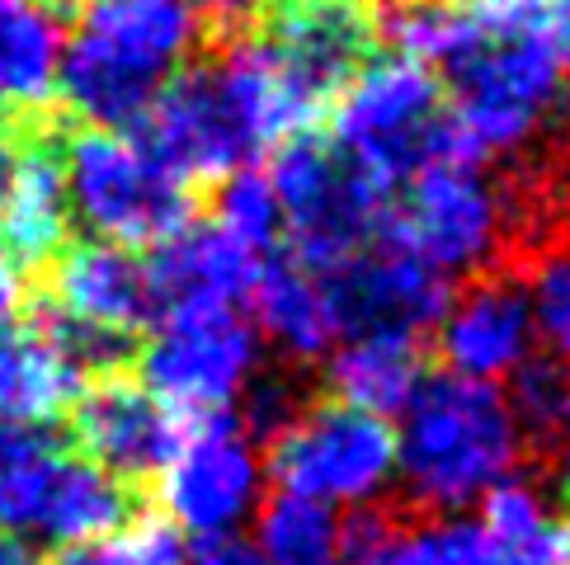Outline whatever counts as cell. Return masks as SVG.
Instances as JSON below:
<instances>
[{
    "label": "cell",
    "mask_w": 570,
    "mask_h": 565,
    "mask_svg": "<svg viewBox=\"0 0 570 565\" xmlns=\"http://www.w3.org/2000/svg\"><path fill=\"white\" fill-rule=\"evenodd\" d=\"M462 43L443 62L448 128L462 156H533L570 123V24L557 0H458Z\"/></svg>",
    "instance_id": "cell-1"
},
{
    "label": "cell",
    "mask_w": 570,
    "mask_h": 565,
    "mask_svg": "<svg viewBox=\"0 0 570 565\" xmlns=\"http://www.w3.org/2000/svg\"><path fill=\"white\" fill-rule=\"evenodd\" d=\"M203 43L198 0H80L62 33L57 95L86 128L128 132Z\"/></svg>",
    "instance_id": "cell-2"
},
{
    "label": "cell",
    "mask_w": 570,
    "mask_h": 565,
    "mask_svg": "<svg viewBox=\"0 0 570 565\" xmlns=\"http://www.w3.org/2000/svg\"><path fill=\"white\" fill-rule=\"evenodd\" d=\"M396 429V486L424 514H462L495 486L514 480L523 434L491 381L453 373L424 377L405 400Z\"/></svg>",
    "instance_id": "cell-3"
},
{
    "label": "cell",
    "mask_w": 570,
    "mask_h": 565,
    "mask_svg": "<svg viewBox=\"0 0 570 565\" xmlns=\"http://www.w3.org/2000/svg\"><path fill=\"white\" fill-rule=\"evenodd\" d=\"M514 236H523L514 185H500L491 166L462 151L439 156L386 198L382 240L443 278L481 274Z\"/></svg>",
    "instance_id": "cell-4"
},
{
    "label": "cell",
    "mask_w": 570,
    "mask_h": 565,
    "mask_svg": "<svg viewBox=\"0 0 570 565\" xmlns=\"http://www.w3.org/2000/svg\"><path fill=\"white\" fill-rule=\"evenodd\" d=\"M67 212L90 240L124 250H156L194 221V189L141 137L80 128L57 147Z\"/></svg>",
    "instance_id": "cell-5"
},
{
    "label": "cell",
    "mask_w": 570,
    "mask_h": 565,
    "mask_svg": "<svg viewBox=\"0 0 570 565\" xmlns=\"http://www.w3.org/2000/svg\"><path fill=\"white\" fill-rule=\"evenodd\" d=\"M335 151L392 198L411 175L458 151L443 80L396 52L382 62H363L335 95Z\"/></svg>",
    "instance_id": "cell-6"
},
{
    "label": "cell",
    "mask_w": 570,
    "mask_h": 565,
    "mask_svg": "<svg viewBox=\"0 0 570 565\" xmlns=\"http://www.w3.org/2000/svg\"><path fill=\"white\" fill-rule=\"evenodd\" d=\"M132 518L124 480L99 472L48 429H0V533L71 547Z\"/></svg>",
    "instance_id": "cell-7"
},
{
    "label": "cell",
    "mask_w": 570,
    "mask_h": 565,
    "mask_svg": "<svg viewBox=\"0 0 570 565\" xmlns=\"http://www.w3.org/2000/svg\"><path fill=\"white\" fill-rule=\"evenodd\" d=\"M264 462L283 495L316 499L335 514H368L396 486V429L392 419L325 396L283 419Z\"/></svg>",
    "instance_id": "cell-8"
},
{
    "label": "cell",
    "mask_w": 570,
    "mask_h": 565,
    "mask_svg": "<svg viewBox=\"0 0 570 565\" xmlns=\"http://www.w3.org/2000/svg\"><path fill=\"white\" fill-rule=\"evenodd\" d=\"M141 387L179 419H222L264 377V339L240 307L160 311L137 354Z\"/></svg>",
    "instance_id": "cell-9"
},
{
    "label": "cell",
    "mask_w": 570,
    "mask_h": 565,
    "mask_svg": "<svg viewBox=\"0 0 570 565\" xmlns=\"http://www.w3.org/2000/svg\"><path fill=\"white\" fill-rule=\"evenodd\" d=\"M278 204V227L288 259L312 274H331L344 259L382 240L386 194L373 189L335 147L316 137H293L274 151L264 170Z\"/></svg>",
    "instance_id": "cell-10"
},
{
    "label": "cell",
    "mask_w": 570,
    "mask_h": 565,
    "mask_svg": "<svg viewBox=\"0 0 570 565\" xmlns=\"http://www.w3.org/2000/svg\"><path fill=\"white\" fill-rule=\"evenodd\" d=\"M160 514L179 537L232 542L255 523L269 499V462L264 443L236 415L194 419L179 434L170 462L156 476Z\"/></svg>",
    "instance_id": "cell-11"
},
{
    "label": "cell",
    "mask_w": 570,
    "mask_h": 565,
    "mask_svg": "<svg viewBox=\"0 0 570 565\" xmlns=\"http://www.w3.org/2000/svg\"><path fill=\"white\" fill-rule=\"evenodd\" d=\"M141 141L185 179V185H222L227 175L246 170L259 156V141L236 109L227 80L217 67H185L166 95L141 118Z\"/></svg>",
    "instance_id": "cell-12"
},
{
    "label": "cell",
    "mask_w": 570,
    "mask_h": 565,
    "mask_svg": "<svg viewBox=\"0 0 570 565\" xmlns=\"http://www.w3.org/2000/svg\"><path fill=\"white\" fill-rule=\"evenodd\" d=\"M331 293L340 339H405L420 345V335L439 326L448 307V278L420 265L392 240H373L368 250L344 259L340 269L321 274Z\"/></svg>",
    "instance_id": "cell-13"
},
{
    "label": "cell",
    "mask_w": 570,
    "mask_h": 565,
    "mask_svg": "<svg viewBox=\"0 0 570 565\" xmlns=\"http://www.w3.org/2000/svg\"><path fill=\"white\" fill-rule=\"evenodd\" d=\"M76 453L114 480H156L170 462L185 419L166 410L137 377L99 373L71 400Z\"/></svg>",
    "instance_id": "cell-14"
},
{
    "label": "cell",
    "mask_w": 570,
    "mask_h": 565,
    "mask_svg": "<svg viewBox=\"0 0 570 565\" xmlns=\"http://www.w3.org/2000/svg\"><path fill=\"white\" fill-rule=\"evenodd\" d=\"M439 358L453 377L466 381H509L528 358H538V320L523 278L481 274L462 293L448 297L434 326Z\"/></svg>",
    "instance_id": "cell-15"
},
{
    "label": "cell",
    "mask_w": 570,
    "mask_h": 565,
    "mask_svg": "<svg viewBox=\"0 0 570 565\" xmlns=\"http://www.w3.org/2000/svg\"><path fill=\"white\" fill-rule=\"evenodd\" d=\"M48 278V311L86 326L95 335L128 339L156 316L147 259H137L124 246H105V240H76L62 246L52 259Z\"/></svg>",
    "instance_id": "cell-16"
},
{
    "label": "cell",
    "mask_w": 570,
    "mask_h": 565,
    "mask_svg": "<svg viewBox=\"0 0 570 565\" xmlns=\"http://www.w3.org/2000/svg\"><path fill=\"white\" fill-rule=\"evenodd\" d=\"M259 38L325 105L368 62L377 19L363 0H274L269 29Z\"/></svg>",
    "instance_id": "cell-17"
},
{
    "label": "cell",
    "mask_w": 570,
    "mask_h": 565,
    "mask_svg": "<svg viewBox=\"0 0 570 565\" xmlns=\"http://www.w3.org/2000/svg\"><path fill=\"white\" fill-rule=\"evenodd\" d=\"M264 255L232 240L217 221H185L147 259L156 316L160 311H208L246 307Z\"/></svg>",
    "instance_id": "cell-18"
},
{
    "label": "cell",
    "mask_w": 570,
    "mask_h": 565,
    "mask_svg": "<svg viewBox=\"0 0 570 565\" xmlns=\"http://www.w3.org/2000/svg\"><path fill=\"white\" fill-rule=\"evenodd\" d=\"M67 189H62V160L43 132L24 137L19 166L6 198H0V259L14 269H33L67 246Z\"/></svg>",
    "instance_id": "cell-19"
},
{
    "label": "cell",
    "mask_w": 570,
    "mask_h": 565,
    "mask_svg": "<svg viewBox=\"0 0 570 565\" xmlns=\"http://www.w3.org/2000/svg\"><path fill=\"white\" fill-rule=\"evenodd\" d=\"M246 307L264 345L293 363H316L340 345L325 278L302 269L297 259H264Z\"/></svg>",
    "instance_id": "cell-20"
},
{
    "label": "cell",
    "mask_w": 570,
    "mask_h": 565,
    "mask_svg": "<svg viewBox=\"0 0 570 565\" xmlns=\"http://www.w3.org/2000/svg\"><path fill=\"white\" fill-rule=\"evenodd\" d=\"M86 377L43 326H0V429H43L71 410Z\"/></svg>",
    "instance_id": "cell-21"
},
{
    "label": "cell",
    "mask_w": 570,
    "mask_h": 565,
    "mask_svg": "<svg viewBox=\"0 0 570 565\" xmlns=\"http://www.w3.org/2000/svg\"><path fill=\"white\" fill-rule=\"evenodd\" d=\"M62 24L48 0H0V118H38L57 99Z\"/></svg>",
    "instance_id": "cell-22"
},
{
    "label": "cell",
    "mask_w": 570,
    "mask_h": 565,
    "mask_svg": "<svg viewBox=\"0 0 570 565\" xmlns=\"http://www.w3.org/2000/svg\"><path fill=\"white\" fill-rule=\"evenodd\" d=\"M420 381H424L420 345H405V339H340L325 354V387H331V396L382 419L401 415Z\"/></svg>",
    "instance_id": "cell-23"
},
{
    "label": "cell",
    "mask_w": 570,
    "mask_h": 565,
    "mask_svg": "<svg viewBox=\"0 0 570 565\" xmlns=\"http://www.w3.org/2000/svg\"><path fill=\"white\" fill-rule=\"evenodd\" d=\"M476 523L491 542V565H570V528L552 499L519 476L481 499Z\"/></svg>",
    "instance_id": "cell-24"
},
{
    "label": "cell",
    "mask_w": 570,
    "mask_h": 565,
    "mask_svg": "<svg viewBox=\"0 0 570 565\" xmlns=\"http://www.w3.org/2000/svg\"><path fill=\"white\" fill-rule=\"evenodd\" d=\"M250 547L264 565H354L350 518L283 490L259 504Z\"/></svg>",
    "instance_id": "cell-25"
},
{
    "label": "cell",
    "mask_w": 570,
    "mask_h": 565,
    "mask_svg": "<svg viewBox=\"0 0 570 565\" xmlns=\"http://www.w3.org/2000/svg\"><path fill=\"white\" fill-rule=\"evenodd\" d=\"M377 565H491V542L466 514H424L415 523H392Z\"/></svg>",
    "instance_id": "cell-26"
},
{
    "label": "cell",
    "mask_w": 570,
    "mask_h": 565,
    "mask_svg": "<svg viewBox=\"0 0 570 565\" xmlns=\"http://www.w3.org/2000/svg\"><path fill=\"white\" fill-rule=\"evenodd\" d=\"M504 400H509V415H514L523 443L561 448L570 438V368H561L557 358H528L509 377Z\"/></svg>",
    "instance_id": "cell-27"
},
{
    "label": "cell",
    "mask_w": 570,
    "mask_h": 565,
    "mask_svg": "<svg viewBox=\"0 0 570 565\" xmlns=\"http://www.w3.org/2000/svg\"><path fill=\"white\" fill-rule=\"evenodd\" d=\"M48 565H185V537L166 518H128L114 533L57 547Z\"/></svg>",
    "instance_id": "cell-28"
},
{
    "label": "cell",
    "mask_w": 570,
    "mask_h": 565,
    "mask_svg": "<svg viewBox=\"0 0 570 565\" xmlns=\"http://www.w3.org/2000/svg\"><path fill=\"white\" fill-rule=\"evenodd\" d=\"M213 221L255 255H274V246L283 240L274 189H269V179H264V170H255V166L236 170L217 185V217Z\"/></svg>",
    "instance_id": "cell-29"
},
{
    "label": "cell",
    "mask_w": 570,
    "mask_h": 565,
    "mask_svg": "<svg viewBox=\"0 0 570 565\" xmlns=\"http://www.w3.org/2000/svg\"><path fill=\"white\" fill-rule=\"evenodd\" d=\"M538 265L528 274V301L538 320V345H547V358L570 368V240H557L533 255Z\"/></svg>",
    "instance_id": "cell-30"
},
{
    "label": "cell",
    "mask_w": 570,
    "mask_h": 565,
    "mask_svg": "<svg viewBox=\"0 0 570 565\" xmlns=\"http://www.w3.org/2000/svg\"><path fill=\"white\" fill-rule=\"evenodd\" d=\"M274 0H198L203 10V24H217V29H240L250 24L255 14H264Z\"/></svg>",
    "instance_id": "cell-31"
},
{
    "label": "cell",
    "mask_w": 570,
    "mask_h": 565,
    "mask_svg": "<svg viewBox=\"0 0 570 565\" xmlns=\"http://www.w3.org/2000/svg\"><path fill=\"white\" fill-rule=\"evenodd\" d=\"M185 565H264V561L255 556L246 537H232V542H203V547H194V556H185Z\"/></svg>",
    "instance_id": "cell-32"
},
{
    "label": "cell",
    "mask_w": 570,
    "mask_h": 565,
    "mask_svg": "<svg viewBox=\"0 0 570 565\" xmlns=\"http://www.w3.org/2000/svg\"><path fill=\"white\" fill-rule=\"evenodd\" d=\"M24 137H29L24 123H14V118H0V198H6L10 179H14L19 151H24Z\"/></svg>",
    "instance_id": "cell-33"
},
{
    "label": "cell",
    "mask_w": 570,
    "mask_h": 565,
    "mask_svg": "<svg viewBox=\"0 0 570 565\" xmlns=\"http://www.w3.org/2000/svg\"><path fill=\"white\" fill-rule=\"evenodd\" d=\"M19 307H24V274L10 259H0V326H14Z\"/></svg>",
    "instance_id": "cell-34"
},
{
    "label": "cell",
    "mask_w": 570,
    "mask_h": 565,
    "mask_svg": "<svg viewBox=\"0 0 570 565\" xmlns=\"http://www.w3.org/2000/svg\"><path fill=\"white\" fill-rule=\"evenodd\" d=\"M557 495H561V504L570 509V438L557 448Z\"/></svg>",
    "instance_id": "cell-35"
},
{
    "label": "cell",
    "mask_w": 570,
    "mask_h": 565,
    "mask_svg": "<svg viewBox=\"0 0 570 565\" xmlns=\"http://www.w3.org/2000/svg\"><path fill=\"white\" fill-rule=\"evenodd\" d=\"M48 6H52V0H48Z\"/></svg>",
    "instance_id": "cell-36"
}]
</instances>
